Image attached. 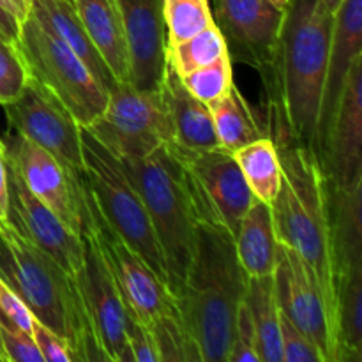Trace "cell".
I'll use <instances>...</instances> for the list:
<instances>
[{"label":"cell","mask_w":362,"mask_h":362,"mask_svg":"<svg viewBox=\"0 0 362 362\" xmlns=\"http://www.w3.org/2000/svg\"><path fill=\"white\" fill-rule=\"evenodd\" d=\"M271 110L276 115L274 144L283 170L281 189L271 204L276 237L306 262L336 322L338 292L327 173L317 152L292 136L278 108Z\"/></svg>","instance_id":"obj_1"},{"label":"cell","mask_w":362,"mask_h":362,"mask_svg":"<svg viewBox=\"0 0 362 362\" xmlns=\"http://www.w3.org/2000/svg\"><path fill=\"white\" fill-rule=\"evenodd\" d=\"M247 281L232 233L198 223L193 260L173 303L202 362H226Z\"/></svg>","instance_id":"obj_2"},{"label":"cell","mask_w":362,"mask_h":362,"mask_svg":"<svg viewBox=\"0 0 362 362\" xmlns=\"http://www.w3.org/2000/svg\"><path fill=\"white\" fill-rule=\"evenodd\" d=\"M0 279L23 299L35 320L66 341L71 361H106L78 274H69L6 219H0Z\"/></svg>","instance_id":"obj_3"},{"label":"cell","mask_w":362,"mask_h":362,"mask_svg":"<svg viewBox=\"0 0 362 362\" xmlns=\"http://www.w3.org/2000/svg\"><path fill=\"white\" fill-rule=\"evenodd\" d=\"M332 28L334 14L325 11L320 0H290L276 57L279 94L274 106L292 136L317 154L318 112Z\"/></svg>","instance_id":"obj_4"},{"label":"cell","mask_w":362,"mask_h":362,"mask_svg":"<svg viewBox=\"0 0 362 362\" xmlns=\"http://www.w3.org/2000/svg\"><path fill=\"white\" fill-rule=\"evenodd\" d=\"M144 200L161 246L173 293L182 285L197 246V216L184 187L180 165L166 145L141 159H120Z\"/></svg>","instance_id":"obj_5"},{"label":"cell","mask_w":362,"mask_h":362,"mask_svg":"<svg viewBox=\"0 0 362 362\" xmlns=\"http://www.w3.org/2000/svg\"><path fill=\"white\" fill-rule=\"evenodd\" d=\"M80 134L83 177L99 214L168 288L165 258L151 216L122 163L87 127H80Z\"/></svg>","instance_id":"obj_6"},{"label":"cell","mask_w":362,"mask_h":362,"mask_svg":"<svg viewBox=\"0 0 362 362\" xmlns=\"http://www.w3.org/2000/svg\"><path fill=\"white\" fill-rule=\"evenodd\" d=\"M16 45L30 76L52 90L81 127H88L105 112L108 90L66 42L42 28L30 14L21 23Z\"/></svg>","instance_id":"obj_7"},{"label":"cell","mask_w":362,"mask_h":362,"mask_svg":"<svg viewBox=\"0 0 362 362\" xmlns=\"http://www.w3.org/2000/svg\"><path fill=\"white\" fill-rule=\"evenodd\" d=\"M180 165L182 182L198 223L225 226L233 237L257 197L247 186L232 152L218 147L212 151H187L166 145Z\"/></svg>","instance_id":"obj_8"},{"label":"cell","mask_w":362,"mask_h":362,"mask_svg":"<svg viewBox=\"0 0 362 362\" xmlns=\"http://www.w3.org/2000/svg\"><path fill=\"white\" fill-rule=\"evenodd\" d=\"M119 159H141L173 141L168 113L158 92L115 81L105 112L87 127Z\"/></svg>","instance_id":"obj_9"},{"label":"cell","mask_w":362,"mask_h":362,"mask_svg":"<svg viewBox=\"0 0 362 362\" xmlns=\"http://www.w3.org/2000/svg\"><path fill=\"white\" fill-rule=\"evenodd\" d=\"M6 158L34 197L52 209L78 237L90 233L92 216L83 173L67 168L49 152L11 129Z\"/></svg>","instance_id":"obj_10"},{"label":"cell","mask_w":362,"mask_h":362,"mask_svg":"<svg viewBox=\"0 0 362 362\" xmlns=\"http://www.w3.org/2000/svg\"><path fill=\"white\" fill-rule=\"evenodd\" d=\"M87 193L92 216L90 235L94 237L95 244L112 272L127 317L148 327L159 317L175 310L172 293L168 292L165 283L154 274V271L145 264L144 258L134 253L110 228L108 223L99 214L88 187Z\"/></svg>","instance_id":"obj_11"},{"label":"cell","mask_w":362,"mask_h":362,"mask_svg":"<svg viewBox=\"0 0 362 362\" xmlns=\"http://www.w3.org/2000/svg\"><path fill=\"white\" fill-rule=\"evenodd\" d=\"M272 276L281 313L317 345L325 362H339L338 329L317 279L306 262L279 240Z\"/></svg>","instance_id":"obj_12"},{"label":"cell","mask_w":362,"mask_h":362,"mask_svg":"<svg viewBox=\"0 0 362 362\" xmlns=\"http://www.w3.org/2000/svg\"><path fill=\"white\" fill-rule=\"evenodd\" d=\"M4 106L11 129L37 144L64 166L83 173L81 126L52 90L30 76L23 92Z\"/></svg>","instance_id":"obj_13"},{"label":"cell","mask_w":362,"mask_h":362,"mask_svg":"<svg viewBox=\"0 0 362 362\" xmlns=\"http://www.w3.org/2000/svg\"><path fill=\"white\" fill-rule=\"evenodd\" d=\"M7 159V158H6ZM9 182V221L30 243L48 253L69 274L83 267V239L78 237L55 212L28 191L18 170L7 161Z\"/></svg>","instance_id":"obj_14"},{"label":"cell","mask_w":362,"mask_h":362,"mask_svg":"<svg viewBox=\"0 0 362 362\" xmlns=\"http://www.w3.org/2000/svg\"><path fill=\"white\" fill-rule=\"evenodd\" d=\"M83 239V267L78 272L88 315L106 361L134 362L127 345V313L113 276L95 244L94 237Z\"/></svg>","instance_id":"obj_15"},{"label":"cell","mask_w":362,"mask_h":362,"mask_svg":"<svg viewBox=\"0 0 362 362\" xmlns=\"http://www.w3.org/2000/svg\"><path fill=\"white\" fill-rule=\"evenodd\" d=\"M214 23L233 42L240 59L255 67H271L278 57L285 9L269 0H214Z\"/></svg>","instance_id":"obj_16"},{"label":"cell","mask_w":362,"mask_h":362,"mask_svg":"<svg viewBox=\"0 0 362 362\" xmlns=\"http://www.w3.org/2000/svg\"><path fill=\"white\" fill-rule=\"evenodd\" d=\"M127 52L129 83L144 92H158L166 62V28L163 0H117Z\"/></svg>","instance_id":"obj_17"},{"label":"cell","mask_w":362,"mask_h":362,"mask_svg":"<svg viewBox=\"0 0 362 362\" xmlns=\"http://www.w3.org/2000/svg\"><path fill=\"white\" fill-rule=\"evenodd\" d=\"M362 57L354 62L329 131L322 165L334 189L362 179Z\"/></svg>","instance_id":"obj_18"},{"label":"cell","mask_w":362,"mask_h":362,"mask_svg":"<svg viewBox=\"0 0 362 362\" xmlns=\"http://www.w3.org/2000/svg\"><path fill=\"white\" fill-rule=\"evenodd\" d=\"M362 45V0H343L334 14L331 49H329L327 71H325L324 88H322L320 112L317 124L318 156H324L329 131L334 120L345 81L349 78L354 62L359 57Z\"/></svg>","instance_id":"obj_19"},{"label":"cell","mask_w":362,"mask_h":362,"mask_svg":"<svg viewBox=\"0 0 362 362\" xmlns=\"http://www.w3.org/2000/svg\"><path fill=\"white\" fill-rule=\"evenodd\" d=\"M159 95L172 126L173 141L170 145L194 152L212 151L219 147L211 110L205 103L198 101L187 92L168 60L165 62Z\"/></svg>","instance_id":"obj_20"},{"label":"cell","mask_w":362,"mask_h":362,"mask_svg":"<svg viewBox=\"0 0 362 362\" xmlns=\"http://www.w3.org/2000/svg\"><path fill=\"white\" fill-rule=\"evenodd\" d=\"M30 16L35 18L42 28L66 42L88 67L95 80L110 90L115 80L88 37L83 23L76 13L73 0H30Z\"/></svg>","instance_id":"obj_21"},{"label":"cell","mask_w":362,"mask_h":362,"mask_svg":"<svg viewBox=\"0 0 362 362\" xmlns=\"http://www.w3.org/2000/svg\"><path fill=\"white\" fill-rule=\"evenodd\" d=\"M95 49L115 81H129V52L117 0H73Z\"/></svg>","instance_id":"obj_22"},{"label":"cell","mask_w":362,"mask_h":362,"mask_svg":"<svg viewBox=\"0 0 362 362\" xmlns=\"http://www.w3.org/2000/svg\"><path fill=\"white\" fill-rule=\"evenodd\" d=\"M331 240L336 279L354 267H362V179L349 189L329 193Z\"/></svg>","instance_id":"obj_23"},{"label":"cell","mask_w":362,"mask_h":362,"mask_svg":"<svg viewBox=\"0 0 362 362\" xmlns=\"http://www.w3.org/2000/svg\"><path fill=\"white\" fill-rule=\"evenodd\" d=\"M235 250L247 278H262L274 272L278 237L271 204L255 200L240 219L235 233Z\"/></svg>","instance_id":"obj_24"},{"label":"cell","mask_w":362,"mask_h":362,"mask_svg":"<svg viewBox=\"0 0 362 362\" xmlns=\"http://www.w3.org/2000/svg\"><path fill=\"white\" fill-rule=\"evenodd\" d=\"M244 300L255 325L258 359L260 362H283L279 304L276 297L274 276L250 278Z\"/></svg>","instance_id":"obj_25"},{"label":"cell","mask_w":362,"mask_h":362,"mask_svg":"<svg viewBox=\"0 0 362 362\" xmlns=\"http://www.w3.org/2000/svg\"><path fill=\"white\" fill-rule=\"evenodd\" d=\"M207 106L211 110L219 147L225 151L235 152L237 148L264 136L250 105L235 83H232L230 90L221 98L207 103Z\"/></svg>","instance_id":"obj_26"},{"label":"cell","mask_w":362,"mask_h":362,"mask_svg":"<svg viewBox=\"0 0 362 362\" xmlns=\"http://www.w3.org/2000/svg\"><path fill=\"white\" fill-rule=\"evenodd\" d=\"M336 324L339 362L362 357V267H354L336 279Z\"/></svg>","instance_id":"obj_27"},{"label":"cell","mask_w":362,"mask_h":362,"mask_svg":"<svg viewBox=\"0 0 362 362\" xmlns=\"http://www.w3.org/2000/svg\"><path fill=\"white\" fill-rule=\"evenodd\" d=\"M232 154L255 197L265 204H272L281 189L283 180L281 161L274 140L262 136Z\"/></svg>","instance_id":"obj_28"},{"label":"cell","mask_w":362,"mask_h":362,"mask_svg":"<svg viewBox=\"0 0 362 362\" xmlns=\"http://www.w3.org/2000/svg\"><path fill=\"white\" fill-rule=\"evenodd\" d=\"M225 55H230L228 45L216 23L198 32L187 41L173 46V48H166V60L172 64L179 76L209 66Z\"/></svg>","instance_id":"obj_29"},{"label":"cell","mask_w":362,"mask_h":362,"mask_svg":"<svg viewBox=\"0 0 362 362\" xmlns=\"http://www.w3.org/2000/svg\"><path fill=\"white\" fill-rule=\"evenodd\" d=\"M163 20L166 48H173L214 25L209 0H163Z\"/></svg>","instance_id":"obj_30"},{"label":"cell","mask_w":362,"mask_h":362,"mask_svg":"<svg viewBox=\"0 0 362 362\" xmlns=\"http://www.w3.org/2000/svg\"><path fill=\"white\" fill-rule=\"evenodd\" d=\"M147 329L154 341L159 362L200 361V354L187 336L177 308L152 322Z\"/></svg>","instance_id":"obj_31"},{"label":"cell","mask_w":362,"mask_h":362,"mask_svg":"<svg viewBox=\"0 0 362 362\" xmlns=\"http://www.w3.org/2000/svg\"><path fill=\"white\" fill-rule=\"evenodd\" d=\"M180 80L193 98L207 105V103L221 98L232 87V57H221L209 66L184 74V76H180Z\"/></svg>","instance_id":"obj_32"},{"label":"cell","mask_w":362,"mask_h":362,"mask_svg":"<svg viewBox=\"0 0 362 362\" xmlns=\"http://www.w3.org/2000/svg\"><path fill=\"white\" fill-rule=\"evenodd\" d=\"M28 78L30 73L18 45L0 41V105L14 101L23 92Z\"/></svg>","instance_id":"obj_33"},{"label":"cell","mask_w":362,"mask_h":362,"mask_svg":"<svg viewBox=\"0 0 362 362\" xmlns=\"http://www.w3.org/2000/svg\"><path fill=\"white\" fill-rule=\"evenodd\" d=\"M283 362H325L313 341L279 310Z\"/></svg>","instance_id":"obj_34"},{"label":"cell","mask_w":362,"mask_h":362,"mask_svg":"<svg viewBox=\"0 0 362 362\" xmlns=\"http://www.w3.org/2000/svg\"><path fill=\"white\" fill-rule=\"evenodd\" d=\"M226 362H260L257 354V334L246 300L240 304L237 313L235 331H233Z\"/></svg>","instance_id":"obj_35"},{"label":"cell","mask_w":362,"mask_h":362,"mask_svg":"<svg viewBox=\"0 0 362 362\" xmlns=\"http://www.w3.org/2000/svg\"><path fill=\"white\" fill-rule=\"evenodd\" d=\"M34 315L20 296L0 279V324L14 331L32 334Z\"/></svg>","instance_id":"obj_36"},{"label":"cell","mask_w":362,"mask_h":362,"mask_svg":"<svg viewBox=\"0 0 362 362\" xmlns=\"http://www.w3.org/2000/svg\"><path fill=\"white\" fill-rule=\"evenodd\" d=\"M0 338H2L4 352H6L7 361L45 362L32 334H25V332L14 331V329H9L0 324Z\"/></svg>","instance_id":"obj_37"},{"label":"cell","mask_w":362,"mask_h":362,"mask_svg":"<svg viewBox=\"0 0 362 362\" xmlns=\"http://www.w3.org/2000/svg\"><path fill=\"white\" fill-rule=\"evenodd\" d=\"M32 338L45 362H73L66 341L35 318L32 322Z\"/></svg>","instance_id":"obj_38"},{"label":"cell","mask_w":362,"mask_h":362,"mask_svg":"<svg viewBox=\"0 0 362 362\" xmlns=\"http://www.w3.org/2000/svg\"><path fill=\"white\" fill-rule=\"evenodd\" d=\"M126 336L134 362H159L152 336L145 325H141L140 322L127 317Z\"/></svg>","instance_id":"obj_39"},{"label":"cell","mask_w":362,"mask_h":362,"mask_svg":"<svg viewBox=\"0 0 362 362\" xmlns=\"http://www.w3.org/2000/svg\"><path fill=\"white\" fill-rule=\"evenodd\" d=\"M21 30V21L14 18L9 11L0 7V41L14 42L16 45L20 39Z\"/></svg>","instance_id":"obj_40"},{"label":"cell","mask_w":362,"mask_h":362,"mask_svg":"<svg viewBox=\"0 0 362 362\" xmlns=\"http://www.w3.org/2000/svg\"><path fill=\"white\" fill-rule=\"evenodd\" d=\"M9 211V182H7V159L4 141L0 140V219L7 218Z\"/></svg>","instance_id":"obj_41"},{"label":"cell","mask_w":362,"mask_h":362,"mask_svg":"<svg viewBox=\"0 0 362 362\" xmlns=\"http://www.w3.org/2000/svg\"><path fill=\"white\" fill-rule=\"evenodd\" d=\"M0 7L9 11L14 18L23 23L27 16L30 14V0H0Z\"/></svg>","instance_id":"obj_42"},{"label":"cell","mask_w":362,"mask_h":362,"mask_svg":"<svg viewBox=\"0 0 362 362\" xmlns=\"http://www.w3.org/2000/svg\"><path fill=\"white\" fill-rule=\"evenodd\" d=\"M343 0H320L322 7H324L325 11H329L331 14H336V11H338L339 4H341Z\"/></svg>","instance_id":"obj_43"},{"label":"cell","mask_w":362,"mask_h":362,"mask_svg":"<svg viewBox=\"0 0 362 362\" xmlns=\"http://www.w3.org/2000/svg\"><path fill=\"white\" fill-rule=\"evenodd\" d=\"M271 4H274L276 7H279V9H286V6H288L290 0H269Z\"/></svg>","instance_id":"obj_44"},{"label":"cell","mask_w":362,"mask_h":362,"mask_svg":"<svg viewBox=\"0 0 362 362\" xmlns=\"http://www.w3.org/2000/svg\"><path fill=\"white\" fill-rule=\"evenodd\" d=\"M0 362H9V361H7V356H6V352H4L2 338H0Z\"/></svg>","instance_id":"obj_45"}]
</instances>
